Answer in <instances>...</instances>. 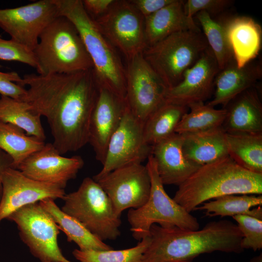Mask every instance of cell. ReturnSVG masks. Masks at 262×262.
<instances>
[{
	"mask_svg": "<svg viewBox=\"0 0 262 262\" xmlns=\"http://www.w3.org/2000/svg\"><path fill=\"white\" fill-rule=\"evenodd\" d=\"M18 84L28 87L23 101L46 118L52 144L61 155L76 151L88 143L99 89L93 69L45 76L25 74Z\"/></svg>",
	"mask_w": 262,
	"mask_h": 262,
	"instance_id": "1",
	"label": "cell"
},
{
	"mask_svg": "<svg viewBox=\"0 0 262 262\" xmlns=\"http://www.w3.org/2000/svg\"><path fill=\"white\" fill-rule=\"evenodd\" d=\"M149 233L150 242L143 262H192L202 254L244 250L242 232L237 224L228 220L213 221L195 230L153 224Z\"/></svg>",
	"mask_w": 262,
	"mask_h": 262,
	"instance_id": "2",
	"label": "cell"
},
{
	"mask_svg": "<svg viewBox=\"0 0 262 262\" xmlns=\"http://www.w3.org/2000/svg\"><path fill=\"white\" fill-rule=\"evenodd\" d=\"M178 187L173 198L190 213L223 196L261 195L262 174L243 168L227 156L201 165Z\"/></svg>",
	"mask_w": 262,
	"mask_h": 262,
	"instance_id": "3",
	"label": "cell"
},
{
	"mask_svg": "<svg viewBox=\"0 0 262 262\" xmlns=\"http://www.w3.org/2000/svg\"><path fill=\"white\" fill-rule=\"evenodd\" d=\"M59 15L75 26L92 61L99 87L105 88L126 100L125 67L114 47L86 11L81 0H53Z\"/></svg>",
	"mask_w": 262,
	"mask_h": 262,
	"instance_id": "4",
	"label": "cell"
},
{
	"mask_svg": "<svg viewBox=\"0 0 262 262\" xmlns=\"http://www.w3.org/2000/svg\"><path fill=\"white\" fill-rule=\"evenodd\" d=\"M38 74H68L93 69L92 61L78 31L60 15L41 33L33 49Z\"/></svg>",
	"mask_w": 262,
	"mask_h": 262,
	"instance_id": "5",
	"label": "cell"
},
{
	"mask_svg": "<svg viewBox=\"0 0 262 262\" xmlns=\"http://www.w3.org/2000/svg\"><path fill=\"white\" fill-rule=\"evenodd\" d=\"M146 166L151 182L149 197L144 205L137 209H130L127 214L133 237L140 241L150 236V229L153 224L164 228L176 227L188 230L199 229L196 218L165 192L157 172L155 160L151 154L148 157Z\"/></svg>",
	"mask_w": 262,
	"mask_h": 262,
	"instance_id": "6",
	"label": "cell"
},
{
	"mask_svg": "<svg viewBox=\"0 0 262 262\" xmlns=\"http://www.w3.org/2000/svg\"><path fill=\"white\" fill-rule=\"evenodd\" d=\"M209 47L201 30H189L147 47L142 55L169 89L182 80L184 72Z\"/></svg>",
	"mask_w": 262,
	"mask_h": 262,
	"instance_id": "7",
	"label": "cell"
},
{
	"mask_svg": "<svg viewBox=\"0 0 262 262\" xmlns=\"http://www.w3.org/2000/svg\"><path fill=\"white\" fill-rule=\"evenodd\" d=\"M61 210L80 222L101 241L115 240L120 235L121 224L113 205L99 184L84 178L75 191L66 194Z\"/></svg>",
	"mask_w": 262,
	"mask_h": 262,
	"instance_id": "8",
	"label": "cell"
},
{
	"mask_svg": "<svg viewBox=\"0 0 262 262\" xmlns=\"http://www.w3.org/2000/svg\"><path fill=\"white\" fill-rule=\"evenodd\" d=\"M7 219L16 224L21 239L40 262H71L58 246V226L39 202L20 208Z\"/></svg>",
	"mask_w": 262,
	"mask_h": 262,
	"instance_id": "9",
	"label": "cell"
},
{
	"mask_svg": "<svg viewBox=\"0 0 262 262\" xmlns=\"http://www.w3.org/2000/svg\"><path fill=\"white\" fill-rule=\"evenodd\" d=\"M94 20L127 61L142 53L147 47L145 18L130 0H114L105 14Z\"/></svg>",
	"mask_w": 262,
	"mask_h": 262,
	"instance_id": "10",
	"label": "cell"
},
{
	"mask_svg": "<svg viewBox=\"0 0 262 262\" xmlns=\"http://www.w3.org/2000/svg\"><path fill=\"white\" fill-rule=\"evenodd\" d=\"M127 62L126 101L132 114L144 123L166 102L168 88L145 60L142 53Z\"/></svg>",
	"mask_w": 262,
	"mask_h": 262,
	"instance_id": "11",
	"label": "cell"
},
{
	"mask_svg": "<svg viewBox=\"0 0 262 262\" xmlns=\"http://www.w3.org/2000/svg\"><path fill=\"white\" fill-rule=\"evenodd\" d=\"M143 127L144 123L132 114L127 104L121 122L109 142L102 168L92 178L95 180L117 168L141 164L147 159L152 146L145 140Z\"/></svg>",
	"mask_w": 262,
	"mask_h": 262,
	"instance_id": "12",
	"label": "cell"
},
{
	"mask_svg": "<svg viewBox=\"0 0 262 262\" xmlns=\"http://www.w3.org/2000/svg\"><path fill=\"white\" fill-rule=\"evenodd\" d=\"M59 16L53 0H40L16 8L0 9V28L11 40L33 51L43 31Z\"/></svg>",
	"mask_w": 262,
	"mask_h": 262,
	"instance_id": "13",
	"label": "cell"
},
{
	"mask_svg": "<svg viewBox=\"0 0 262 262\" xmlns=\"http://www.w3.org/2000/svg\"><path fill=\"white\" fill-rule=\"evenodd\" d=\"M97 181L110 199L116 214L137 209L147 201L151 182L146 166L133 164L117 168Z\"/></svg>",
	"mask_w": 262,
	"mask_h": 262,
	"instance_id": "14",
	"label": "cell"
},
{
	"mask_svg": "<svg viewBox=\"0 0 262 262\" xmlns=\"http://www.w3.org/2000/svg\"><path fill=\"white\" fill-rule=\"evenodd\" d=\"M2 182L0 223L23 206L47 198L63 199L66 194L60 186L33 180L13 167L4 172Z\"/></svg>",
	"mask_w": 262,
	"mask_h": 262,
	"instance_id": "15",
	"label": "cell"
},
{
	"mask_svg": "<svg viewBox=\"0 0 262 262\" xmlns=\"http://www.w3.org/2000/svg\"><path fill=\"white\" fill-rule=\"evenodd\" d=\"M84 164L80 156L64 157L52 144L47 143L23 161L17 169L31 179L65 189L68 181L76 178Z\"/></svg>",
	"mask_w": 262,
	"mask_h": 262,
	"instance_id": "16",
	"label": "cell"
},
{
	"mask_svg": "<svg viewBox=\"0 0 262 262\" xmlns=\"http://www.w3.org/2000/svg\"><path fill=\"white\" fill-rule=\"evenodd\" d=\"M219 70L213 52L209 47L184 72L182 80L168 89L166 101L187 107L204 103L213 92L214 79Z\"/></svg>",
	"mask_w": 262,
	"mask_h": 262,
	"instance_id": "17",
	"label": "cell"
},
{
	"mask_svg": "<svg viewBox=\"0 0 262 262\" xmlns=\"http://www.w3.org/2000/svg\"><path fill=\"white\" fill-rule=\"evenodd\" d=\"M89 123L88 142L96 159L102 164L111 137L119 125L127 103L108 90L99 87Z\"/></svg>",
	"mask_w": 262,
	"mask_h": 262,
	"instance_id": "18",
	"label": "cell"
},
{
	"mask_svg": "<svg viewBox=\"0 0 262 262\" xmlns=\"http://www.w3.org/2000/svg\"><path fill=\"white\" fill-rule=\"evenodd\" d=\"M151 155L164 185L179 186L201 166L184 156L182 137L176 133L152 146Z\"/></svg>",
	"mask_w": 262,
	"mask_h": 262,
	"instance_id": "19",
	"label": "cell"
},
{
	"mask_svg": "<svg viewBox=\"0 0 262 262\" xmlns=\"http://www.w3.org/2000/svg\"><path fill=\"white\" fill-rule=\"evenodd\" d=\"M262 77L260 62L252 61L242 67H238L234 59L219 71L214 82L213 97L207 105L223 108L233 98L256 85Z\"/></svg>",
	"mask_w": 262,
	"mask_h": 262,
	"instance_id": "20",
	"label": "cell"
},
{
	"mask_svg": "<svg viewBox=\"0 0 262 262\" xmlns=\"http://www.w3.org/2000/svg\"><path fill=\"white\" fill-rule=\"evenodd\" d=\"M237 66L253 61L261 49L262 31L250 17L237 16L221 20Z\"/></svg>",
	"mask_w": 262,
	"mask_h": 262,
	"instance_id": "21",
	"label": "cell"
},
{
	"mask_svg": "<svg viewBox=\"0 0 262 262\" xmlns=\"http://www.w3.org/2000/svg\"><path fill=\"white\" fill-rule=\"evenodd\" d=\"M222 127L228 133H262V104L255 86L237 95L224 107Z\"/></svg>",
	"mask_w": 262,
	"mask_h": 262,
	"instance_id": "22",
	"label": "cell"
},
{
	"mask_svg": "<svg viewBox=\"0 0 262 262\" xmlns=\"http://www.w3.org/2000/svg\"><path fill=\"white\" fill-rule=\"evenodd\" d=\"M183 1L174 0L172 3L145 18L147 47L178 32L200 30L194 19L189 18L185 15Z\"/></svg>",
	"mask_w": 262,
	"mask_h": 262,
	"instance_id": "23",
	"label": "cell"
},
{
	"mask_svg": "<svg viewBox=\"0 0 262 262\" xmlns=\"http://www.w3.org/2000/svg\"><path fill=\"white\" fill-rule=\"evenodd\" d=\"M181 136L184 156L200 165L228 156L226 132L222 126Z\"/></svg>",
	"mask_w": 262,
	"mask_h": 262,
	"instance_id": "24",
	"label": "cell"
},
{
	"mask_svg": "<svg viewBox=\"0 0 262 262\" xmlns=\"http://www.w3.org/2000/svg\"><path fill=\"white\" fill-rule=\"evenodd\" d=\"M39 203L50 214L59 229L65 233L67 241L75 243L80 250L113 249L91 233L77 220L64 213L55 203L54 200L47 198L39 201Z\"/></svg>",
	"mask_w": 262,
	"mask_h": 262,
	"instance_id": "25",
	"label": "cell"
},
{
	"mask_svg": "<svg viewBox=\"0 0 262 262\" xmlns=\"http://www.w3.org/2000/svg\"><path fill=\"white\" fill-rule=\"evenodd\" d=\"M228 156L243 168L262 174V133H228Z\"/></svg>",
	"mask_w": 262,
	"mask_h": 262,
	"instance_id": "26",
	"label": "cell"
},
{
	"mask_svg": "<svg viewBox=\"0 0 262 262\" xmlns=\"http://www.w3.org/2000/svg\"><path fill=\"white\" fill-rule=\"evenodd\" d=\"M196 210H203L207 216H232L246 214L262 219V196L229 195L207 201Z\"/></svg>",
	"mask_w": 262,
	"mask_h": 262,
	"instance_id": "27",
	"label": "cell"
},
{
	"mask_svg": "<svg viewBox=\"0 0 262 262\" xmlns=\"http://www.w3.org/2000/svg\"><path fill=\"white\" fill-rule=\"evenodd\" d=\"M188 107L165 102L144 123L146 142L152 146L175 133L176 128Z\"/></svg>",
	"mask_w": 262,
	"mask_h": 262,
	"instance_id": "28",
	"label": "cell"
},
{
	"mask_svg": "<svg viewBox=\"0 0 262 262\" xmlns=\"http://www.w3.org/2000/svg\"><path fill=\"white\" fill-rule=\"evenodd\" d=\"M41 116L26 102L2 96L0 98V120L23 130L27 135L44 141L46 135Z\"/></svg>",
	"mask_w": 262,
	"mask_h": 262,
	"instance_id": "29",
	"label": "cell"
},
{
	"mask_svg": "<svg viewBox=\"0 0 262 262\" xmlns=\"http://www.w3.org/2000/svg\"><path fill=\"white\" fill-rule=\"evenodd\" d=\"M45 145L44 141L27 135L21 129L0 120V149L11 157L14 168L17 169L23 161Z\"/></svg>",
	"mask_w": 262,
	"mask_h": 262,
	"instance_id": "30",
	"label": "cell"
},
{
	"mask_svg": "<svg viewBox=\"0 0 262 262\" xmlns=\"http://www.w3.org/2000/svg\"><path fill=\"white\" fill-rule=\"evenodd\" d=\"M181 117L175 133L180 135L203 131L221 127L226 116L225 108L217 109L204 103L192 104Z\"/></svg>",
	"mask_w": 262,
	"mask_h": 262,
	"instance_id": "31",
	"label": "cell"
},
{
	"mask_svg": "<svg viewBox=\"0 0 262 262\" xmlns=\"http://www.w3.org/2000/svg\"><path fill=\"white\" fill-rule=\"evenodd\" d=\"M208 46L212 50L219 70L234 60L225 27L221 20L213 19L207 12L201 11L196 15Z\"/></svg>",
	"mask_w": 262,
	"mask_h": 262,
	"instance_id": "32",
	"label": "cell"
},
{
	"mask_svg": "<svg viewBox=\"0 0 262 262\" xmlns=\"http://www.w3.org/2000/svg\"><path fill=\"white\" fill-rule=\"evenodd\" d=\"M150 242L149 236L140 240L136 246L130 248L108 250L75 249L72 254L80 262H143V254Z\"/></svg>",
	"mask_w": 262,
	"mask_h": 262,
	"instance_id": "33",
	"label": "cell"
},
{
	"mask_svg": "<svg viewBox=\"0 0 262 262\" xmlns=\"http://www.w3.org/2000/svg\"><path fill=\"white\" fill-rule=\"evenodd\" d=\"M232 218L243 234L242 248L254 251L262 248V219L248 215H237Z\"/></svg>",
	"mask_w": 262,
	"mask_h": 262,
	"instance_id": "34",
	"label": "cell"
},
{
	"mask_svg": "<svg viewBox=\"0 0 262 262\" xmlns=\"http://www.w3.org/2000/svg\"><path fill=\"white\" fill-rule=\"evenodd\" d=\"M0 60L15 61L36 68L37 63L33 50L11 39L0 37Z\"/></svg>",
	"mask_w": 262,
	"mask_h": 262,
	"instance_id": "35",
	"label": "cell"
},
{
	"mask_svg": "<svg viewBox=\"0 0 262 262\" xmlns=\"http://www.w3.org/2000/svg\"><path fill=\"white\" fill-rule=\"evenodd\" d=\"M232 3L230 0H187L183 1V8L186 16L193 19V16L201 11L211 16L219 14Z\"/></svg>",
	"mask_w": 262,
	"mask_h": 262,
	"instance_id": "36",
	"label": "cell"
},
{
	"mask_svg": "<svg viewBox=\"0 0 262 262\" xmlns=\"http://www.w3.org/2000/svg\"><path fill=\"white\" fill-rule=\"evenodd\" d=\"M22 77L15 71H0V94L23 101L26 94V89L19 85Z\"/></svg>",
	"mask_w": 262,
	"mask_h": 262,
	"instance_id": "37",
	"label": "cell"
},
{
	"mask_svg": "<svg viewBox=\"0 0 262 262\" xmlns=\"http://www.w3.org/2000/svg\"><path fill=\"white\" fill-rule=\"evenodd\" d=\"M174 0H130V2L146 18L162 8L172 3Z\"/></svg>",
	"mask_w": 262,
	"mask_h": 262,
	"instance_id": "38",
	"label": "cell"
},
{
	"mask_svg": "<svg viewBox=\"0 0 262 262\" xmlns=\"http://www.w3.org/2000/svg\"><path fill=\"white\" fill-rule=\"evenodd\" d=\"M114 0H84L83 6L90 16L94 19L105 14Z\"/></svg>",
	"mask_w": 262,
	"mask_h": 262,
	"instance_id": "39",
	"label": "cell"
},
{
	"mask_svg": "<svg viewBox=\"0 0 262 262\" xmlns=\"http://www.w3.org/2000/svg\"><path fill=\"white\" fill-rule=\"evenodd\" d=\"M10 167H13V162L11 157L0 149V202L2 195V175L4 172Z\"/></svg>",
	"mask_w": 262,
	"mask_h": 262,
	"instance_id": "40",
	"label": "cell"
},
{
	"mask_svg": "<svg viewBox=\"0 0 262 262\" xmlns=\"http://www.w3.org/2000/svg\"><path fill=\"white\" fill-rule=\"evenodd\" d=\"M248 262H262V253L253 257Z\"/></svg>",
	"mask_w": 262,
	"mask_h": 262,
	"instance_id": "41",
	"label": "cell"
},
{
	"mask_svg": "<svg viewBox=\"0 0 262 262\" xmlns=\"http://www.w3.org/2000/svg\"></svg>",
	"mask_w": 262,
	"mask_h": 262,
	"instance_id": "42",
	"label": "cell"
}]
</instances>
